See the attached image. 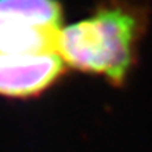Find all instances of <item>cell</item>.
<instances>
[{
  "mask_svg": "<svg viewBox=\"0 0 152 152\" xmlns=\"http://www.w3.org/2000/svg\"><path fill=\"white\" fill-rule=\"evenodd\" d=\"M64 72L65 62L58 52L0 53V96L34 98L52 87Z\"/></svg>",
  "mask_w": 152,
  "mask_h": 152,
  "instance_id": "obj_3",
  "label": "cell"
},
{
  "mask_svg": "<svg viewBox=\"0 0 152 152\" xmlns=\"http://www.w3.org/2000/svg\"><path fill=\"white\" fill-rule=\"evenodd\" d=\"M61 30L58 0H0V53L58 52Z\"/></svg>",
  "mask_w": 152,
  "mask_h": 152,
  "instance_id": "obj_2",
  "label": "cell"
},
{
  "mask_svg": "<svg viewBox=\"0 0 152 152\" xmlns=\"http://www.w3.org/2000/svg\"><path fill=\"white\" fill-rule=\"evenodd\" d=\"M146 27L145 10L129 0H105L95 12L62 27L58 53L65 65L121 86L136 59Z\"/></svg>",
  "mask_w": 152,
  "mask_h": 152,
  "instance_id": "obj_1",
  "label": "cell"
}]
</instances>
